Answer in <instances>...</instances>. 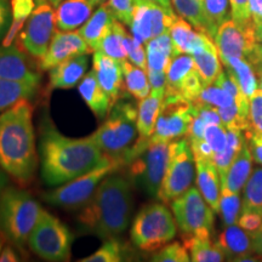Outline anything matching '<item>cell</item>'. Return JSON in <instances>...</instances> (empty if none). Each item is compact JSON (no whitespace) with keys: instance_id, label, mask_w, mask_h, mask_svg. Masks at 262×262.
<instances>
[{"instance_id":"6da1fadb","label":"cell","mask_w":262,"mask_h":262,"mask_svg":"<svg viewBox=\"0 0 262 262\" xmlns=\"http://www.w3.org/2000/svg\"><path fill=\"white\" fill-rule=\"evenodd\" d=\"M41 178L50 187L61 186L96 168L107 158L89 137L64 136L50 123H42L39 141Z\"/></svg>"},{"instance_id":"7a4b0ae2","label":"cell","mask_w":262,"mask_h":262,"mask_svg":"<svg viewBox=\"0 0 262 262\" xmlns=\"http://www.w3.org/2000/svg\"><path fill=\"white\" fill-rule=\"evenodd\" d=\"M33 111L24 98L0 114V166L21 187L31 183L38 165Z\"/></svg>"},{"instance_id":"3957f363","label":"cell","mask_w":262,"mask_h":262,"mask_svg":"<svg viewBox=\"0 0 262 262\" xmlns=\"http://www.w3.org/2000/svg\"><path fill=\"white\" fill-rule=\"evenodd\" d=\"M134 211L131 181L111 173L78 215L79 229L101 239L117 238L126 231Z\"/></svg>"},{"instance_id":"277c9868","label":"cell","mask_w":262,"mask_h":262,"mask_svg":"<svg viewBox=\"0 0 262 262\" xmlns=\"http://www.w3.org/2000/svg\"><path fill=\"white\" fill-rule=\"evenodd\" d=\"M42 210L25 189L5 188L0 195V232L14 245L24 247Z\"/></svg>"},{"instance_id":"5b68a950","label":"cell","mask_w":262,"mask_h":262,"mask_svg":"<svg viewBox=\"0 0 262 262\" xmlns=\"http://www.w3.org/2000/svg\"><path fill=\"white\" fill-rule=\"evenodd\" d=\"M136 122L137 108L135 104L119 100L111 108L102 125L90 135L89 139L103 153L123 160L124 156L136 142V135H139Z\"/></svg>"},{"instance_id":"8992f818","label":"cell","mask_w":262,"mask_h":262,"mask_svg":"<svg viewBox=\"0 0 262 262\" xmlns=\"http://www.w3.org/2000/svg\"><path fill=\"white\" fill-rule=\"evenodd\" d=\"M178 224L165 203H149L135 216L130 228L134 245L146 253L158 251L175 238Z\"/></svg>"},{"instance_id":"52a82bcc","label":"cell","mask_w":262,"mask_h":262,"mask_svg":"<svg viewBox=\"0 0 262 262\" xmlns=\"http://www.w3.org/2000/svg\"><path fill=\"white\" fill-rule=\"evenodd\" d=\"M122 166H124L122 159L107 155V158L96 168L63 183L60 187L42 193L41 198L49 204L60 206L66 210H78L90 201L98 185Z\"/></svg>"},{"instance_id":"ba28073f","label":"cell","mask_w":262,"mask_h":262,"mask_svg":"<svg viewBox=\"0 0 262 262\" xmlns=\"http://www.w3.org/2000/svg\"><path fill=\"white\" fill-rule=\"evenodd\" d=\"M195 175V160L189 141L186 137L171 141L168 164L157 198L170 204L192 187Z\"/></svg>"},{"instance_id":"9c48e42d","label":"cell","mask_w":262,"mask_h":262,"mask_svg":"<svg viewBox=\"0 0 262 262\" xmlns=\"http://www.w3.org/2000/svg\"><path fill=\"white\" fill-rule=\"evenodd\" d=\"M74 235L71 229L47 210L40 217L28 238L31 250L45 261L63 262L71 257Z\"/></svg>"},{"instance_id":"30bf717a","label":"cell","mask_w":262,"mask_h":262,"mask_svg":"<svg viewBox=\"0 0 262 262\" xmlns=\"http://www.w3.org/2000/svg\"><path fill=\"white\" fill-rule=\"evenodd\" d=\"M170 205L182 237L211 239L215 211L203 198L198 188L191 187L182 195L173 199Z\"/></svg>"},{"instance_id":"8fae6325","label":"cell","mask_w":262,"mask_h":262,"mask_svg":"<svg viewBox=\"0 0 262 262\" xmlns=\"http://www.w3.org/2000/svg\"><path fill=\"white\" fill-rule=\"evenodd\" d=\"M170 142H150L139 156L131 159L129 175L131 182L150 196H157L168 164Z\"/></svg>"},{"instance_id":"7c38bea8","label":"cell","mask_w":262,"mask_h":262,"mask_svg":"<svg viewBox=\"0 0 262 262\" xmlns=\"http://www.w3.org/2000/svg\"><path fill=\"white\" fill-rule=\"evenodd\" d=\"M192 120V102L179 96H164L155 131L150 139L147 141L146 147L150 142H171L173 140L185 137Z\"/></svg>"},{"instance_id":"4fadbf2b","label":"cell","mask_w":262,"mask_h":262,"mask_svg":"<svg viewBox=\"0 0 262 262\" xmlns=\"http://www.w3.org/2000/svg\"><path fill=\"white\" fill-rule=\"evenodd\" d=\"M55 11L50 4H39L19 33V45L32 57L41 60L55 34Z\"/></svg>"},{"instance_id":"5bb4252c","label":"cell","mask_w":262,"mask_h":262,"mask_svg":"<svg viewBox=\"0 0 262 262\" xmlns=\"http://www.w3.org/2000/svg\"><path fill=\"white\" fill-rule=\"evenodd\" d=\"M178 18L173 10L165 9L149 0H135L130 29L133 37L142 44L169 32Z\"/></svg>"},{"instance_id":"9a60e30c","label":"cell","mask_w":262,"mask_h":262,"mask_svg":"<svg viewBox=\"0 0 262 262\" xmlns=\"http://www.w3.org/2000/svg\"><path fill=\"white\" fill-rule=\"evenodd\" d=\"M214 42L221 61L229 57H243L249 60L257 40L255 37V28L241 27L231 17L217 28Z\"/></svg>"},{"instance_id":"2e32d148","label":"cell","mask_w":262,"mask_h":262,"mask_svg":"<svg viewBox=\"0 0 262 262\" xmlns=\"http://www.w3.org/2000/svg\"><path fill=\"white\" fill-rule=\"evenodd\" d=\"M84 54L91 52L79 32L58 29L51 39L47 54L41 60H39L38 67L42 72L50 71L62 62Z\"/></svg>"},{"instance_id":"e0dca14e","label":"cell","mask_w":262,"mask_h":262,"mask_svg":"<svg viewBox=\"0 0 262 262\" xmlns=\"http://www.w3.org/2000/svg\"><path fill=\"white\" fill-rule=\"evenodd\" d=\"M0 78L39 86L40 74L33 71L27 57L16 45L0 47Z\"/></svg>"},{"instance_id":"ac0fdd59","label":"cell","mask_w":262,"mask_h":262,"mask_svg":"<svg viewBox=\"0 0 262 262\" xmlns=\"http://www.w3.org/2000/svg\"><path fill=\"white\" fill-rule=\"evenodd\" d=\"M93 70L102 89L114 104L122 98L124 90L123 62L112 58L100 51L94 52Z\"/></svg>"},{"instance_id":"d6986e66","label":"cell","mask_w":262,"mask_h":262,"mask_svg":"<svg viewBox=\"0 0 262 262\" xmlns=\"http://www.w3.org/2000/svg\"><path fill=\"white\" fill-rule=\"evenodd\" d=\"M215 243L228 261H243L255 253L253 237L237 224L226 226Z\"/></svg>"},{"instance_id":"ffe728a7","label":"cell","mask_w":262,"mask_h":262,"mask_svg":"<svg viewBox=\"0 0 262 262\" xmlns=\"http://www.w3.org/2000/svg\"><path fill=\"white\" fill-rule=\"evenodd\" d=\"M169 33L173 45V56L180 54H195L212 40L208 34L193 28L187 19L181 16H178L170 27Z\"/></svg>"},{"instance_id":"44dd1931","label":"cell","mask_w":262,"mask_h":262,"mask_svg":"<svg viewBox=\"0 0 262 262\" xmlns=\"http://www.w3.org/2000/svg\"><path fill=\"white\" fill-rule=\"evenodd\" d=\"M195 160V181L203 198L211 206L216 214L220 212L221 199V179L212 159H194Z\"/></svg>"},{"instance_id":"7402d4cb","label":"cell","mask_w":262,"mask_h":262,"mask_svg":"<svg viewBox=\"0 0 262 262\" xmlns=\"http://www.w3.org/2000/svg\"><path fill=\"white\" fill-rule=\"evenodd\" d=\"M89 58L88 54L72 57L57 64L49 72L50 89H72L77 86L86 74Z\"/></svg>"},{"instance_id":"603a6c76","label":"cell","mask_w":262,"mask_h":262,"mask_svg":"<svg viewBox=\"0 0 262 262\" xmlns=\"http://www.w3.org/2000/svg\"><path fill=\"white\" fill-rule=\"evenodd\" d=\"M95 5L90 0H63L55 12L56 26L60 31H75L93 15Z\"/></svg>"},{"instance_id":"cb8c5ba5","label":"cell","mask_w":262,"mask_h":262,"mask_svg":"<svg viewBox=\"0 0 262 262\" xmlns=\"http://www.w3.org/2000/svg\"><path fill=\"white\" fill-rule=\"evenodd\" d=\"M78 91L95 116L100 119H103L108 116L111 108L113 107V103L108 94L98 83L94 70L84 75L83 79L78 84Z\"/></svg>"},{"instance_id":"d4e9b609","label":"cell","mask_w":262,"mask_h":262,"mask_svg":"<svg viewBox=\"0 0 262 262\" xmlns=\"http://www.w3.org/2000/svg\"><path fill=\"white\" fill-rule=\"evenodd\" d=\"M113 12L108 8L107 4H101L96 11L91 15L86 24H84L79 28L80 35L90 49V52L97 51L98 45L106 37L107 33L111 31L114 22H116Z\"/></svg>"},{"instance_id":"484cf974","label":"cell","mask_w":262,"mask_h":262,"mask_svg":"<svg viewBox=\"0 0 262 262\" xmlns=\"http://www.w3.org/2000/svg\"><path fill=\"white\" fill-rule=\"evenodd\" d=\"M253 156H251L247 137H245L243 145L229 166L225 181L222 182V188L235 193L243 191L245 183L253 171Z\"/></svg>"},{"instance_id":"4316f807","label":"cell","mask_w":262,"mask_h":262,"mask_svg":"<svg viewBox=\"0 0 262 262\" xmlns=\"http://www.w3.org/2000/svg\"><path fill=\"white\" fill-rule=\"evenodd\" d=\"M192 56L194 60L195 70L201 75L204 86L214 84L219 74L222 72V62L215 42L210 40L202 50L196 51Z\"/></svg>"},{"instance_id":"83f0119b","label":"cell","mask_w":262,"mask_h":262,"mask_svg":"<svg viewBox=\"0 0 262 262\" xmlns=\"http://www.w3.org/2000/svg\"><path fill=\"white\" fill-rule=\"evenodd\" d=\"M147 71L166 72L173 57V45L170 33H163L146 42Z\"/></svg>"},{"instance_id":"f1b7e54d","label":"cell","mask_w":262,"mask_h":262,"mask_svg":"<svg viewBox=\"0 0 262 262\" xmlns=\"http://www.w3.org/2000/svg\"><path fill=\"white\" fill-rule=\"evenodd\" d=\"M221 62L225 66L226 72L234 78L241 90L248 98L258 89L256 74L247 58L229 57Z\"/></svg>"},{"instance_id":"f546056e","label":"cell","mask_w":262,"mask_h":262,"mask_svg":"<svg viewBox=\"0 0 262 262\" xmlns=\"http://www.w3.org/2000/svg\"><path fill=\"white\" fill-rule=\"evenodd\" d=\"M194 68V60L192 55L180 54L173 56L166 70L165 96H179L180 85Z\"/></svg>"},{"instance_id":"4dcf8cb0","label":"cell","mask_w":262,"mask_h":262,"mask_svg":"<svg viewBox=\"0 0 262 262\" xmlns=\"http://www.w3.org/2000/svg\"><path fill=\"white\" fill-rule=\"evenodd\" d=\"M124 90L135 100L141 101L150 93L148 74L146 70L133 64L129 60L123 61Z\"/></svg>"},{"instance_id":"1f68e13d","label":"cell","mask_w":262,"mask_h":262,"mask_svg":"<svg viewBox=\"0 0 262 262\" xmlns=\"http://www.w3.org/2000/svg\"><path fill=\"white\" fill-rule=\"evenodd\" d=\"M183 245L191 255V261L194 262H221L225 261V255L217 244L211 239L198 237H182Z\"/></svg>"},{"instance_id":"d6a6232c","label":"cell","mask_w":262,"mask_h":262,"mask_svg":"<svg viewBox=\"0 0 262 262\" xmlns=\"http://www.w3.org/2000/svg\"><path fill=\"white\" fill-rule=\"evenodd\" d=\"M35 85L0 78V114L24 98H31L37 91Z\"/></svg>"},{"instance_id":"836d02e7","label":"cell","mask_w":262,"mask_h":262,"mask_svg":"<svg viewBox=\"0 0 262 262\" xmlns=\"http://www.w3.org/2000/svg\"><path fill=\"white\" fill-rule=\"evenodd\" d=\"M126 33L127 32L124 28L122 22L116 19L111 31L107 33L106 37L102 39V41L98 45L97 51L122 62L127 60L125 45H124V38H125Z\"/></svg>"},{"instance_id":"e575fe53","label":"cell","mask_w":262,"mask_h":262,"mask_svg":"<svg viewBox=\"0 0 262 262\" xmlns=\"http://www.w3.org/2000/svg\"><path fill=\"white\" fill-rule=\"evenodd\" d=\"M35 9V0H11L12 21L8 33H6L3 45L10 47L19 32L25 27L29 16Z\"/></svg>"},{"instance_id":"d590c367","label":"cell","mask_w":262,"mask_h":262,"mask_svg":"<svg viewBox=\"0 0 262 262\" xmlns=\"http://www.w3.org/2000/svg\"><path fill=\"white\" fill-rule=\"evenodd\" d=\"M179 16L191 24L196 31L205 33L210 37L208 21H206L201 0H171Z\"/></svg>"},{"instance_id":"8d00e7d4","label":"cell","mask_w":262,"mask_h":262,"mask_svg":"<svg viewBox=\"0 0 262 262\" xmlns=\"http://www.w3.org/2000/svg\"><path fill=\"white\" fill-rule=\"evenodd\" d=\"M242 211H257L262 214V166L255 168L243 188Z\"/></svg>"},{"instance_id":"74e56055","label":"cell","mask_w":262,"mask_h":262,"mask_svg":"<svg viewBox=\"0 0 262 262\" xmlns=\"http://www.w3.org/2000/svg\"><path fill=\"white\" fill-rule=\"evenodd\" d=\"M203 11L210 29V38L214 37L220 25L231 18V3L229 0H202Z\"/></svg>"},{"instance_id":"f35d334b","label":"cell","mask_w":262,"mask_h":262,"mask_svg":"<svg viewBox=\"0 0 262 262\" xmlns=\"http://www.w3.org/2000/svg\"><path fill=\"white\" fill-rule=\"evenodd\" d=\"M125 251L126 248L117 238L106 239L97 251L81 258L80 262H120L125 260Z\"/></svg>"},{"instance_id":"ab89813d","label":"cell","mask_w":262,"mask_h":262,"mask_svg":"<svg viewBox=\"0 0 262 262\" xmlns=\"http://www.w3.org/2000/svg\"><path fill=\"white\" fill-rule=\"evenodd\" d=\"M242 211V202L239 193L231 192L228 189H221L220 199V212L222 222L225 226L235 225Z\"/></svg>"},{"instance_id":"60d3db41","label":"cell","mask_w":262,"mask_h":262,"mask_svg":"<svg viewBox=\"0 0 262 262\" xmlns=\"http://www.w3.org/2000/svg\"><path fill=\"white\" fill-rule=\"evenodd\" d=\"M194 102L210 104V106H214L216 108H222L234 104L235 100L234 97L229 93H227L225 89L212 84L209 85V86H205L204 89H203L201 95H199V97L196 98V101H194Z\"/></svg>"},{"instance_id":"b9f144b4","label":"cell","mask_w":262,"mask_h":262,"mask_svg":"<svg viewBox=\"0 0 262 262\" xmlns=\"http://www.w3.org/2000/svg\"><path fill=\"white\" fill-rule=\"evenodd\" d=\"M152 261L156 262H188L191 261V255L187 248L180 242H172L164 245L152 256Z\"/></svg>"},{"instance_id":"7bdbcfd3","label":"cell","mask_w":262,"mask_h":262,"mask_svg":"<svg viewBox=\"0 0 262 262\" xmlns=\"http://www.w3.org/2000/svg\"><path fill=\"white\" fill-rule=\"evenodd\" d=\"M204 88L205 86L204 84H203L201 75L198 74V72H196L194 68V70L183 79L182 84L180 85L179 96L189 101V102H194V101H196V98L199 97V95H201Z\"/></svg>"},{"instance_id":"ee69618b","label":"cell","mask_w":262,"mask_h":262,"mask_svg":"<svg viewBox=\"0 0 262 262\" xmlns=\"http://www.w3.org/2000/svg\"><path fill=\"white\" fill-rule=\"evenodd\" d=\"M124 45H125L127 60L137 67L147 71V52L142 42L136 40L133 35H129L126 33L125 38H124Z\"/></svg>"},{"instance_id":"f6af8a7d","label":"cell","mask_w":262,"mask_h":262,"mask_svg":"<svg viewBox=\"0 0 262 262\" xmlns=\"http://www.w3.org/2000/svg\"><path fill=\"white\" fill-rule=\"evenodd\" d=\"M204 140L215 153L221 152L227 145V129L222 124H208L204 131Z\"/></svg>"},{"instance_id":"bcb514c9","label":"cell","mask_w":262,"mask_h":262,"mask_svg":"<svg viewBox=\"0 0 262 262\" xmlns=\"http://www.w3.org/2000/svg\"><path fill=\"white\" fill-rule=\"evenodd\" d=\"M231 15L235 24L243 28H255L253 16L250 14V0H229Z\"/></svg>"},{"instance_id":"7dc6e473","label":"cell","mask_w":262,"mask_h":262,"mask_svg":"<svg viewBox=\"0 0 262 262\" xmlns=\"http://www.w3.org/2000/svg\"><path fill=\"white\" fill-rule=\"evenodd\" d=\"M249 124L251 131L262 134V91L260 89L249 97Z\"/></svg>"},{"instance_id":"c3c4849f","label":"cell","mask_w":262,"mask_h":262,"mask_svg":"<svg viewBox=\"0 0 262 262\" xmlns=\"http://www.w3.org/2000/svg\"><path fill=\"white\" fill-rule=\"evenodd\" d=\"M107 5L118 21L123 25L130 26L135 0H108Z\"/></svg>"},{"instance_id":"681fc988","label":"cell","mask_w":262,"mask_h":262,"mask_svg":"<svg viewBox=\"0 0 262 262\" xmlns=\"http://www.w3.org/2000/svg\"><path fill=\"white\" fill-rule=\"evenodd\" d=\"M237 225L255 237L262 231V214L257 211H241Z\"/></svg>"},{"instance_id":"f907efd6","label":"cell","mask_w":262,"mask_h":262,"mask_svg":"<svg viewBox=\"0 0 262 262\" xmlns=\"http://www.w3.org/2000/svg\"><path fill=\"white\" fill-rule=\"evenodd\" d=\"M244 134L254 162L262 166V134L254 133L250 129L245 130Z\"/></svg>"},{"instance_id":"816d5d0a","label":"cell","mask_w":262,"mask_h":262,"mask_svg":"<svg viewBox=\"0 0 262 262\" xmlns=\"http://www.w3.org/2000/svg\"><path fill=\"white\" fill-rule=\"evenodd\" d=\"M11 3L9 0H0V40L8 33L12 21Z\"/></svg>"},{"instance_id":"f5cc1de1","label":"cell","mask_w":262,"mask_h":262,"mask_svg":"<svg viewBox=\"0 0 262 262\" xmlns=\"http://www.w3.org/2000/svg\"><path fill=\"white\" fill-rule=\"evenodd\" d=\"M149 79L150 90L152 91H160L165 93L166 89V72H158V71H147Z\"/></svg>"},{"instance_id":"db71d44e","label":"cell","mask_w":262,"mask_h":262,"mask_svg":"<svg viewBox=\"0 0 262 262\" xmlns=\"http://www.w3.org/2000/svg\"><path fill=\"white\" fill-rule=\"evenodd\" d=\"M19 260L21 258H19L17 251L14 248L10 247V245L3 248L2 254H0V262H15Z\"/></svg>"},{"instance_id":"11a10c76","label":"cell","mask_w":262,"mask_h":262,"mask_svg":"<svg viewBox=\"0 0 262 262\" xmlns=\"http://www.w3.org/2000/svg\"><path fill=\"white\" fill-rule=\"evenodd\" d=\"M250 14L254 21L262 19V0H250Z\"/></svg>"},{"instance_id":"9f6ffc18","label":"cell","mask_w":262,"mask_h":262,"mask_svg":"<svg viewBox=\"0 0 262 262\" xmlns=\"http://www.w3.org/2000/svg\"><path fill=\"white\" fill-rule=\"evenodd\" d=\"M249 62H250V64L255 63V62H262V42H257L256 45H255L253 52H251L250 57H249Z\"/></svg>"},{"instance_id":"6f0895ef","label":"cell","mask_w":262,"mask_h":262,"mask_svg":"<svg viewBox=\"0 0 262 262\" xmlns=\"http://www.w3.org/2000/svg\"><path fill=\"white\" fill-rule=\"evenodd\" d=\"M251 66H253L255 74H256L258 89L262 91V62H255V63H253Z\"/></svg>"},{"instance_id":"680465c9","label":"cell","mask_w":262,"mask_h":262,"mask_svg":"<svg viewBox=\"0 0 262 262\" xmlns=\"http://www.w3.org/2000/svg\"><path fill=\"white\" fill-rule=\"evenodd\" d=\"M253 244L255 253L258 255H262V231L257 233L255 237H253Z\"/></svg>"},{"instance_id":"91938a15","label":"cell","mask_w":262,"mask_h":262,"mask_svg":"<svg viewBox=\"0 0 262 262\" xmlns=\"http://www.w3.org/2000/svg\"><path fill=\"white\" fill-rule=\"evenodd\" d=\"M255 25V37H256L257 42H262V19L254 21Z\"/></svg>"},{"instance_id":"94428289","label":"cell","mask_w":262,"mask_h":262,"mask_svg":"<svg viewBox=\"0 0 262 262\" xmlns=\"http://www.w3.org/2000/svg\"><path fill=\"white\" fill-rule=\"evenodd\" d=\"M8 173H6L4 170L2 169V166H0V195H2L3 191H4L5 187H6V183H8Z\"/></svg>"},{"instance_id":"6125c7cd","label":"cell","mask_w":262,"mask_h":262,"mask_svg":"<svg viewBox=\"0 0 262 262\" xmlns=\"http://www.w3.org/2000/svg\"><path fill=\"white\" fill-rule=\"evenodd\" d=\"M63 2V0H35V4H50L52 8H57L60 3Z\"/></svg>"},{"instance_id":"be15d7a7","label":"cell","mask_w":262,"mask_h":262,"mask_svg":"<svg viewBox=\"0 0 262 262\" xmlns=\"http://www.w3.org/2000/svg\"><path fill=\"white\" fill-rule=\"evenodd\" d=\"M149 2L156 3V4H158V5H160V6H163V8H165V9H170V10H172V6H171V0H149Z\"/></svg>"},{"instance_id":"e7e4bbea","label":"cell","mask_w":262,"mask_h":262,"mask_svg":"<svg viewBox=\"0 0 262 262\" xmlns=\"http://www.w3.org/2000/svg\"><path fill=\"white\" fill-rule=\"evenodd\" d=\"M4 235H3V233L2 232H0V254H2V250H3V248H4Z\"/></svg>"},{"instance_id":"03108f58","label":"cell","mask_w":262,"mask_h":262,"mask_svg":"<svg viewBox=\"0 0 262 262\" xmlns=\"http://www.w3.org/2000/svg\"><path fill=\"white\" fill-rule=\"evenodd\" d=\"M91 3H93V4L96 6V5H101V4H104V2H106V0H90Z\"/></svg>"},{"instance_id":"003e7915","label":"cell","mask_w":262,"mask_h":262,"mask_svg":"<svg viewBox=\"0 0 262 262\" xmlns=\"http://www.w3.org/2000/svg\"><path fill=\"white\" fill-rule=\"evenodd\" d=\"M201 2H202V0H201Z\"/></svg>"}]
</instances>
